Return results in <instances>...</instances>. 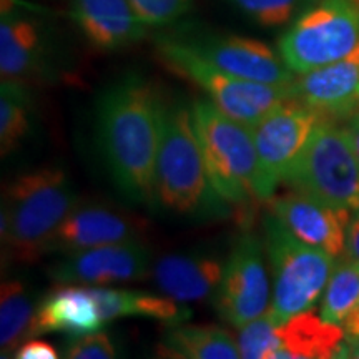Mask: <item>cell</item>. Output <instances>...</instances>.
<instances>
[{"label": "cell", "instance_id": "26", "mask_svg": "<svg viewBox=\"0 0 359 359\" xmlns=\"http://www.w3.org/2000/svg\"><path fill=\"white\" fill-rule=\"evenodd\" d=\"M230 6L264 29H275L293 22L316 0H228Z\"/></svg>", "mask_w": 359, "mask_h": 359}, {"label": "cell", "instance_id": "6", "mask_svg": "<svg viewBox=\"0 0 359 359\" xmlns=\"http://www.w3.org/2000/svg\"><path fill=\"white\" fill-rule=\"evenodd\" d=\"M285 183L334 208L359 212V156L346 127L323 118Z\"/></svg>", "mask_w": 359, "mask_h": 359}, {"label": "cell", "instance_id": "9", "mask_svg": "<svg viewBox=\"0 0 359 359\" xmlns=\"http://www.w3.org/2000/svg\"><path fill=\"white\" fill-rule=\"evenodd\" d=\"M316 111L290 98L253 127L259 163L258 201H269L321 122Z\"/></svg>", "mask_w": 359, "mask_h": 359}, {"label": "cell", "instance_id": "3", "mask_svg": "<svg viewBox=\"0 0 359 359\" xmlns=\"http://www.w3.org/2000/svg\"><path fill=\"white\" fill-rule=\"evenodd\" d=\"M77 205L74 183L60 167L20 175L4 193V246L19 262H32L48 253L58 226Z\"/></svg>", "mask_w": 359, "mask_h": 359}, {"label": "cell", "instance_id": "1", "mask_svg": "<svg viewBox=\"0 0 359 359\" xmlns=\"http://www.w3.org/2000/svg\"><path fill=\"white\" fill-rule=\"evenodd\" d=\"M165 107L158 88L138 74L116 80L98 98L102 158L115 187L133 203L154 201Z\"/></svg>", "mask_w": 359, "mask_h": 359}, {"label": "cell", "instance_id": "20", "mask_svg": "<svg viewBox=\"0 0 359 359\" xmlns=\"http://www.w3.org/2000/svg\"><path fill=\"white\" fill-rule=\"evenodd\" d=\"M281 346L276 359H327L339 358L344 330L309 311L278 325Z\"/></svg>", "mask_w": 359, "mask_h": 359}, {"label": "cell", "instance_id": "21", "mask_svg": "<svg viewBox=\"0 0 359 359\" xmlns=\"http://www.w3.org/2000/svg\"><path fill=\"white\" fill-rule=\"evenodd\" d=\"M88 288L105 323L116 318L137 316L175 326L191 318L190 308L183 306L168 296L161 298L143 291L103 288V286H88Z\"/></svg>", "mask_w": 359, "mask_h": 359}, {"label": "cell", "instance_id": "4", "mask_svg": "<svg viewBox=\"0 0 359 359\" xmlns=\"http://www.w3.org/2000/svg\"><path fill=\"white\" fill-rule=\"evenodd\" d=\"M263 228L273 278V299L268 313L276 325H283L318 303L336 266V257L304 243L271 212L264 215Z\"/></svg>", "mask_w": 359, "mask_h": 359}, {"label": "cell", "instance_id": "30", "mask_svg": "<svg viewBox=\"0 0 359 359\" xmlns=\"http://www.w3.org/2000/svg\"><path fill=\"white\" fill-rule=\"evenodd\" d=\"M13 358L17 359H57L58 351L52 346L50 343L42 339H27L25 343L20 344Z\"/></svg>", "mask_w": 359, "mask_h": 359}, {"label": "cell", "instance_id": "16", "mask_svg": "<svg viewBox=\"0 0 359 359\" xmlns=\"http://www.w3.org/2000/svg\"><path fill=\"white\" fill-rule=\"evenodd\" d=\"M135 219L102 205H77L53 235L48 253H75L98 246L140 240Z\"/></svg>", "mask_w": 359, "mask_h": 359}, {"label": "cell", "instance_id": "15", "mask_svg": "<svg viewBox=\"0 0 359 359\" xmlns=\"http://www.w3.org/2000/svg\"><path fill=\"white\" fill-rule=\"evenodd\" d=\"M2 80L30 83L48 75V45L43 27L34 17L2 7L0 20Z\"/></svg>", "mask_w": 359, "mask_h": 359}, {"label": "cell", "instance_id": "13", "mask_svg": "<svg viewBox=\"0 0 359 359\" xmlns=\"http://www.w3.org/2000/svg\"><path fill=\"white\" fill-rule=\"evenodd\" d=\"M291 97L321 118H351L359 111V45L341 60L296 75Z\"/></svg>", "mask_w": 359, "mask_h": 359}, {"label": "cell", "instance_id": "18", "mask_svg": "<svg viewBox=\"0 0 359 359\" xmlns=\"http://www.w3.org/2000/svg\"><path fill=\"white\" fill-rule=\"evenodd\" d=\"M224 263L210 253H180L160 258L151 276L161 293L178 303L213 299Z\"/></svg>", "mask_w": 359, "mask_h": 359}, {"label": "cell", "instance_id": "2", "mask_svg": "<svg viewBox=\"0 0 359 359\" xmlns=\"http://www.w3.org/2000/svg\"><path fill=\"white\" fill-rule=\"evenodd\" d=\"M154 203L185 217H222L224 201L210 180L201 151L191 107H165L158 156H156Z\"/></svg>", "mask_w": 359, "mask_h": 359}, {"label": "cell", "instance_id": "29", "mask_svg": "<svg viewBox=\"0 0 359 359\" xmlns=\"http://www.w3.org/2000/svg\"><path fill=\"white\" fill-rule=\"evenodd\" d=\"M64 358L111 359L116 358V348L109 334L97 331V333L72 338L64 349Z\"/></svg>", "mask_w": 359, "mask_h": 359}, {"label": "cell", "instance_id": "11", "mask_svg": "<svg viewBox=\"0 0 359 359\" xmlns=\"http://www.w3.org/2000/svg\"><path fill=\"white\" fill-rule=\"evenodd\" d=\"M173 37L201 60L235 77L271 85H291L296 77L280 52H275L262 40L193 29L175 34Z\"/></svg>", "mask_w": 359, "mask_h": 359}, {"label": "cell", "instance_id": "17", "mask_svg": "<svg viewBox=\"0 0 359 359\" xmlns=\"http://www.w3.org/2000/svg\"><path fill=\"white\" fill-rule=\"evenodd\" d=\"M70 17L85 40L102 52L140 42L148 29L130 0H70Z\"/></svg>", "mask_w": 359, "mask_h": 359}, {"label": "cell", "instance_id": "23", "mask_svg": "<svg viewBox=\"0 0 359 359\" xmlns=\"http://www.w3.org/2000/svg\"><path fill=\"white\" fill-rule=\"evenodd\" d=\"M39 303L34 291L19 280L7 281L0 293V353L13 356L22 343L34 336Z\"/></svg>", "mask_w": 359, "mask_h": 359}, {"label": "cell", "instance_id": "34", "mask_svg": "<svg viewBox=\"0 0 359 359\" xmlns=\"http://www.w3.org/2000/svg\"><path fill=\"white\" fill-rule=\"evenodd\" d=\"M358 4H359V0H358Z\"/></svg>", "mask_w": 359, "mask_h": 359}, {"label": "cell", "instance_id": "27", "mask_svg": "<svg viewBox=\"0 0 359 359\" xmlns=\"http://www.w3.org/2000/svg\"><path fill=\"white\" fill-rule=\"evenodd\" d=\"M236 341L240 356L245 359H276L281 346L278 325L269 313L241 327Z\"/></svg>", "mask_w": 359, "mask_h": 359}, {"label": "cell", "instance_id": "24", "mask_svg": "<svg viewBox=\"0 0 359 359\" xmlns=\"http://www.w3.org/2000/svg\"><path fill=\"white\" fill-rule=\"evenodd\" d=\"M30 95L25 83L2 80L0 88V154L11 155L30 128Z\"/></svg>", "mask_w": 359, "mask_h": 359}, {"label": "cell", "instance_id": "7", "mask_svg": "<svg viewBox=\"0 0 359 359\" xmlns=\"http://www.w3.org/2000/svg\"><path fill=\"white\" fill-rule=\"evenodd\" d=\"M156 50L170 70L203 90L208 100L223 114L250 127H255L269 111L293 98L291 85L253 82L224 74L188 50L173 35L158 37Z\"/></svg>", "mask_w": 359, "mask_h": 359}, {"label": "cell", "instance_id": "22", "mask_svg": "<svg viewBox=\"0 0 359 359\" xmlns=\"http://www.w3.org/2000/svg\"><path fill=\"white\" fill-rule=\"evenodd\" d=\"M158 351L167 358L182 359H236L238 341L217 326H170L161 339Z\"/></svg>", "mask_w": 359, "mask_h": 359}, {"label": "cell", "instance_id": "28", "mask_svg": "<svg viewBox=\"0 0 359 359\" xmlns=\"http://www.w3.org/2000/svg\"><path fill=\"white\" fill-rule=\"evenodd\" d=\"M193 0H130L135 13L147 27H165L182 19Z\"/></svg>", "mask_w": 359, "mask_h": 359}, {"label": "cell", "instance_id": "12", "mask_svg": "<svg viewBox=\"0 0 359 359\" xmlns=\"http://www.w3.org/2000/svg\"><path fill=\"white\" fill-rule=\"evenodd\" d=\"M150 269V250L140 240L67 253L50 269L58 285L110 286L138 281Z\"/></svg>", "mask_w": 359, "mask_h": 359}, {"label": "cell", "instance_id": "32", "mask_svg": "<svg viewBox=\"0 0 359 359\" xmlns=\"http://www.w3.org/2000/svg\"><path fill=\"white\" fill-rule=\"evenodd\" d=\"M344 339L359 341V304L348 314L346 320L343 321Z\"/></svg>", "mask_w": 359, "mask_h": 359}, {"label": "cell", "instance_id": "33", "mask_svg": "<svg viewBox=\"0 0 359 359\" xmlns=\"http://www.w3.org/2000/svg\"><path fill=\"white\" fill-rule=\"evenodd\" d=\"M346 130L349 132V137H351L354 150H356V154L359 156V111L354 114L351 118H348Z\"/></svg>", "mask_w": 359, "mask_h": 359}, {"label": "cell", "instance_id": "5", "mask_svg": "<svg viewBox=\"0 0 359 359\" xmlns=\"http://www.w3.org/2000/svg\"><path fill=\"white\" fill-rule=\"evenodd\" d=\"M193 125L215 190L226 203L258 200L259 163L253 127L231 118L210 100L191 105Z\"/></svg>", "mask_w": 359, "mask_h": 359}, {"label": "cell", "instance_id": "8", "mask_svg": "<svg viewBox=\"0 0 359 359\" xmlns=\"http://www.w3.org/2000/svg\"><path fill=\"white\" fill-rule=\"evenodd\" d=\"M358 45V0H316L281 35L278 52L298 75L341 60Z\"/></svg>", "mask_w": 359, "mask_h": 359}, {"label": "cell", "instance_id": "10", "mask_svg": "<svg viewBox=\"0 0 359 359\" xmlns=\"http://www.w3.org/2000/svg\"><path fill=\"white\" fill-rule=\"evenodd\" d=\"M266 258L264 243L255 233L245 231L236 238L213 296L218 314L231 326L243 327L268 313Z\"/></svg>", "mask_w": 359, "mask_h": 359}, {"label": "cell", "instance_id": "14", "mask_svg": "<svg viewBox=\"0 0 359 359\" xmlns=\"http://www.w3.org/2000/svg\"><path fill=\"white\" fill-rule=\"evenodd\" d=\"M269 201L271 213L304 243L318 246L333 257L346 250V231L353 213L294 190Z\"/></svg>", "mask_w": 359, "mask_h": 359}, {"label": "cell", "instance_id": "25", "mask_svg": "<svg viewBox=\"0 0 359 359\" xmlns=\"http://www.w3.org/2000/svg\"><path fill=\"white\" fill-rule=\"evenodd\" d=\"M359 304V262L344 257L336 264L321 299L320 316L333 325H343Z\"/></svg>", "mask_w": 359, "mask_h": 359}, {"label": "cell", "instance_id": "19", "mask_svg": "<svg viewBox=\"0 0 359 359\" xmlns=\"http://www.w3.org/2000/svg\"><path fill=\"white\" fill-rule=\"evenodd\" d=\"M103 325L105 321L102 320L88 286L64 285V288L55 290L39 303L34 336L65 333L70 338H77L97 333Z\"/></svg>", "mask_w": 359, "mask_h": 359}, {"label": "cell", "instance_id": "31", "mask_svg": "<svg viewBox=\"0 0 359 359\" xmlns=\"http://www.w3.org/2000/svg\"><path fill=\"white\" fill-rule=\"evenodd\" d=\"M346 255L359 262V212L351 217L346 231Z\"/></svg>", "mask_w": 359, "mask_h": 359}]
</instances>
